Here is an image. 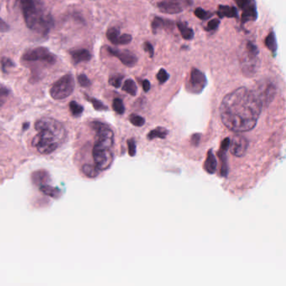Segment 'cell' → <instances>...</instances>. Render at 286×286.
<instances>
[{"label": "cell", "mask_w": 286, "mask_h": 286, "mask_svg": "<svg viewBox=\"0 0 286 286\" xmlns=\"http://www.w3.org/2000/svg\"><path fill=\"white\" fill-rule=\"evenodd\" d=\"M206 85H207V78L204 73L195 68L191 69L188 83L186 85V89L190 92L199 94L203 91Z\"/></svg>", "instance_id": "12"}, {"label": "cell", "mask_w": 286, "mask_h": 286, "mask_svg": "<svg viewBox=\"0 0 286 286\" xmlns=\"http://www.w3.org/2000/svg\"><path fill=\"white\" fill-rule=\"evenodd\" d=\"M40 190L42 194L52 198V199H57L61 197V192L56 187H51L49 185H42L40 186Z\"/></svg>", "instance_id": "23"}, {"label": "cell", "mask_w": 286, "mask_h": 286, "mask_svg": "<svg viewBox=\"0 0 286 286\" xmlns=\"http://www.w3.org/2000/svg\"><path fill=\"white\" fill-rule=\"evenodd\" d=\"M82 172L84 175L90 178H95L99 175V170L96 166L91 164H84L82 168Z\"/></svg>", "instance_id": "25"}, {"label": "cell", "mask_w": 286, "mask_h": 286, "mask_svg": "<svg viewBox=\"0 0 286 286\" xmlns=\"http://www.w3.org/2000/svg\"><path fill=\"white\" fill-rule=\"evenodd\" d=\"M177 26L183 39H186V40H191V39H193L194 30L189 27L188 23L186 22L180 21V22H177Z\"/></svg>", "instance_id": "21"}, {"label": "cell", "mask_w": 286, "mask_h": 286, "mask_svg": "<svg viewBox=\"0 0 286 286\" xmlns=\"http://www.w3.org/2000/svg\"><path fill=\"white\" fill-rule=\"evenodd\" d=\"M201 135L199 134H194L193 136H191V144L194 146H198L200 142Z\"/></svg>", "instance_id": "42"}, {"label": "cell", "mask_w": 286, "mask_h": 286, "mask_svg": "<svg viewBox=\"0 0 286 286\" xmlns=\"http://www.w3.org/2000/svg\"><path fill=\"white\" fill-rule=\"evenodd\" d=\"M69 108H70L72 115H74V116H79L83 112V107L81 105L78 104L77 102H74V101L70 102Z\"/></svg>", "instance_id": "30"}, {"label": "cell", "mask_w": 286, "mask_h": 286, "mask_svg": "<svg viewBox=\"0 0 286 286\" xmlns=\"http://www.w3.org/2000/svg\"><path fill=\"white\" fill-rule=\"evenodd\" d=\"M128 154L130 157H135L136 154V143L134 139L128 141Z\"/></svg>", "instance_id": "39"}, {"label": "cell", "mask_w": 286, "mask_h": 286, "mask_svg": "<svg viewBox=\"0 0 286 286\" xmlns=\"http://www.w3.org/2000/svg\"><path fill=\"white\" fill-rule=\"evenodd\" d=\"M259 51L258 47L251 41L247 42L246 44V57H245L243 70L247 76L254 74L257 67V60H258Z\"/></svg>", "instance_id": "9"}, {"label": "cell", "mask_w": 286, "mask_h": 286, "mask_svg": "<svg viewBox=\"0 0 286 286\" xmlns=\"http://www.w3.org/2000/svg\"><path fill=\"white\" fill-rule=\"evenodd\" d=\"M123 90L128 93V94H129V95L135 97V96L137 95L138 91L136 83H135L133 80L128 79V80L125 81V82L123 83Z\"/></svg>", "instance_id": "27"}, {"label": "cell", "mask_w": 286, "mask_h": 286, "mask_svg": "<svg viewBox=\"0 0 286 286\" xmlns=\"http://www.w3.org/2000/svg\"><path fill=\"white\" fill-rule=\"evenodd\" d=\"M93 157L99 171L109 169L114 162V154L110 149H93Z\"/></svg>", "instance_id": "11"}, {"label": "cell", "mask_w": 286, "mask_h": 286, "mask_svg": "<svg viewBox=\"0 0 286 286\" xmlns=\"http://www.w3.org/2000/svg\"><path fill=\"white\" fill-rule=\"evenodd\" d=\"M219 25H220V20L218 19H213L212 20H210L208 23H207V27H206V30L210 32V31H214L216 29L218 28Z\"/></svg>", "instance_id": "38"}, {"label": "cell", "mask_w": 286, "mask_h": 286, "mask_svg": "<svg viewBox=\"0 0 286 286\" xmlns=\"http://www.w3.org/2000/svg\"><path fill=\"white\" fill-rule=\"evenodd\" d=\"M265 44L268 50L271 51L273 54L276 53L278 44H277L276 35L273 30L270 31V34L266 36V39H265Z\"/></svg>", "instance_id": "24"}, {"label": "cell", "mask_w": 286, "mask_h": 286, "mask_svg": "<svg viewBox=\"0 0 286 286\" xmlns=\"http://www.w3.org/2000/svg\"><path fill=\"white\" fill-rule=\"evenodd\" d=\"M237 7L242 11L241 23H245L250 21H256L258 19V10L256 6L255 0H234Z\"/></svg>", "instance_id": "8"}, {"label": "cell", "mask_w": 286, "mask_h": 286, "mask_svg": "<svg viewBox=\"0 0 286 286\" xmlns=\"http://www.w3.org/2000/svg\"><path fill=\"white\" fill-rule=\"evenodd\" d=\"M170 76L168 74L167 72L165 69H161L159 70L156 76V78L158 80L159 82L161 84H164L168 81Z\"/></svg>", "instance_id": "36"}, {"label": "cell", "mask_w": 286, "mask_h": 286, "mask_svg": "<svg viewBox=\"0 0 286 286\" xmlns=\"http://www.w3.org/2000/svg\"><path fill=\"white\" fill-rule=\"evenodd\" d=\"M26 62H44L47 65H54L56 62V56L46 47H37L26 51L22 56Z\"/></svg>", "instance_id": "6"}, {"label": "cell", "mask_w": 286, "mask_h": 286, "mask_svg": "<svg viewBox=\"0 0 286 286\" xmlns=\"http://www.w3.org/2000/svg\"><path fill=\"white\" fill-rule=\"evenodd\" d=\"M173 22L170 19H163L161 17L156 16L153 18L151 22V30L153 34H156L158 30H171L173 29Z\"/></svg>", "instance_id": "18"}, {"label": "cell", "mask_w": 286, "mask_h": 286, "mask_svg": "<svg viewBox=\"0 0 286 286\" xmlns=\"http://www.w3.org/2000/svg\"><path fill=\"white\" fill-rule=\"evenodd\" d=\"M107 51L109 55L119 59L122 64L125 66L133 67L137 64V56L129 51H121V50L114 49L112 47H107Z\"/></svg>", "instance_id": "14"}, {"label": "cell", "mask_w": 286, "mask_h": 286, "mask_svg": "<svg viewBox=\"0 0 286 286\" xmlns=\"http://www.w3.org/2000/svg\"><path fill=\"white\" fill-rule=\"evenodd\" d=\"M70 56L72 63L78 65L80 63L89 62L92 59V55L86 49H77L70 51Z\"/></svg>", "instance_id": "16"}, {"label": "cell", "mask_w": 286, "mask_h": 286, "mask_svg": "<svg viewBox=\"0 0 286 286\" xmlns=\"http://www.w3.org/2000/svg\"><path fill=\"white\" fill-rule=\"evenodd\" d=\"M216 166H217V162H216V157L212 153V151L210 150L207 153V159L205 161V171L210 174H213L216 173Z\"/></svg>", "instance_id": "20"}, {"label": "cell", "mask_w": 286, "mask_h": 286, "mask_svg": "<svg viewBox=\"0 0 286 286\" xmlns=\"http://www.w3.org/2000/svg\"><path fill=\"white\" fill-rule=\"evenodd\" d=\"M248 148L249 141L245 136L241 135L233 136L229 144L231 153L237 157H244L246 154Z\"/></svg>", "instance_id": "15"}, {"label": "cell", "mask_w": 286, "mask_h": 286, "mask_svg": "<svg viewBox=\"0 0 286 286\" xmlns=\"http://www.w3.org/2000/svg\"><path fill=\"white\" fill-rule=\"evenodd\" d=\"M86 99H87V101L91 102L93 107H94V109L97 110V111H107V106H105L100 101H98V100L95 99V98H91V97H86Z\"/></svg>", "instance_id": "33"}, {"label": "cell", "mask_w": 286, "mask_h": 286, "mask_svg": "<svg viewBox=\"0 0 286 286\" xmlns=\"http://www.w3.org/2000/svg\"><path fill=\"white\" fill-rule=\"evenodd\" d=\"M91 127L98 136L93 149H111L114 145V134L109 126L100 122H93Z\"/></svg>", "instance_id": "4"}, {"label": "cell", "mask_w": 286, "mask_h": 286, "mask_svg": "<svg viewBox=\"0 0 286 286\" xmlns=\"http://www.w3.org/2000/svg\"><path fill=\"white\" fill-rule=\"evenodd\" d=\"M129 122H130L131 124L134 125L135 127H143L144 123H145V120L144 118L142 116H140L139 115H135V114H132L129 116Z\"/></svg>", "instance_id": "34"}, {"label": "cell", "mask_w": 286, "mask_h": 286, "mask_svg": "<svg viewBox=\"0 0 286 286\" xmlns=\"http://www.w3.org/2000/svg\"><path fill=\"white\" fill-rule=\"evenodd\" d=\"M263 106L254 90L240 87L225 96L219 112L222 123L235 132L254 129Z\"/></svg>", "instance_id": "1"}, {"label": "cell", "mask_w": 286, "mask_h": 286, "mask_svg": "<svg viewBox=\"0 0 286 286\" xmlns=\"http://www.w3.org/2000/svg\"><path fill=\"white\" fill-rule=\"evenodd\" d=\"M113 109L116 113L123 115L125 112V106L123 105V101L119 98H116L113 102Z\"/></svg>", "instance_id": "29"}, {"label": "cell", "mask_w": 286, "mask_h": 286, "mask_svg": "<svg viewBox=\"0 0 286 286\" xmlns=\"http://www.w3.org/2000/svg\"><path fill=\"white\" fill-rule=\"evenodd\" d=\"M20 6L24 20L27 28L43 35L49 34L53 27L51 14L47 13L41 0H17Z\"/></svg>", "instance_id": "2"}, {"label": "cell", "mask_w": 286, "mask_h": 286, "mask_svg": "<svg viewBox=\"0 0 286 286\" xmlns=\"http://www.w3.org/2000/svg\"><path fill=\"white\" fill-rule=\"evenodd\" d=\"M194 14L196 18L201 19V20H207L212 16L211 12L206 11V10H203V8H196L194 11Z\"/></svg>", "instance_id": "28"}, {"label": "cell", "mask_w": 286, "mask_h": 286, "mask_svg": "<svg viewBox=\"0 0 286 286\" xmlns=\"http://www.w3.org/2000/svg\"><path fill=\"white\" fill-rule=\"evenodd\" d=\"M254 91L256 93V95L258 96L263 106H265L272 102L275 97V92H276V89L272 82L265 81V82L258 84L256 90H254Z\"/></svg>", "instance_id": "13"}, {"label": "cell", "mask_w": 286, "mask_h": 286, "mask_svg": "<svg viewBox=\"0 0 286 286\" xmlns=\"http://www.w3.org/2000/svg\"><path fill=\"white\" fill-rule=\"evenodd\" d=\"M10 95V89H8L5 86H1L0 87V107H2L6 103Z\"/></svg>", "instance_id": "32"}, {"label": "cell", "mask_w": 286, "mask_h": 286, "mask_svg": "<svg viewBox=\"0 0 286 286\" xmlns=\"http://www.w3.org/2000/svg\"><path fill=\"white\" fill-rule=\"evenodd\" d=\"M142 86L143 90H144L145 92H148L149 89H150V83H149V81H148V80H144V81H143Z\"/></svg>", "instance_id": "43"}, {"label": "cell", "mask_w": 286, "mask_h": 286, "mask_svg": "<svg viewBox=\"0 0 286 286\" xmlns=\"http://www.w3.org/2000/svg\"><path fill=\"white\" fill-rule=\"evenodd\" d=\"M144 51H146L147 53L149 54V57H153V53H155V51H153V47L149 42L146 41L144 43Z\"/></svg>", "instance_id": "40"}, {"label": "cell", "mask_w": 286, "mask_h": 286, "mask_svg": "<svg viewBox=\"0 0 286 286\" xmlns=\"http://www.w3.org/2000/svg\"><path fill=\"white\" fill-rule=\"evenodd\" d=\"M31 180L34 184L38 186L46 185V183L50 180L49 173L45 170L34 172L31 175Z\"/></svg>", "instance_id": "19"}, {"label": "cell", "mask_w": 286, "mask_h": 286, "mask_svg": "<svg viewBox=\"0 0 286 286\" xmlns=\"http://www.w3.org/2000/svg\"><path fill=\"white\" fill-rule=\"evenodd\" d=\"M0 63H1V69H2L3 72H8V69H10V68H13L14 66V63L11 59L7 57L1 58L0 60Z\"/></svg>", "instance_id": "31"}, {"label": "cell", "mask_w": 286, "mask_h": 286, "mask_svg": "<svg viewBox=\"0 0 286 286\" xmlns=\"http://www.w3.org/2000/svg\"><path fill=\"white\" fill-rule=\"evenodd\" d=\"M191 5V0H162L157 4V7L164 14H177Z\"/></svg>", "instance_id": "10"}, {"label": "cell", "mask_w": 286, "mask_h": 286, "mask_svg": "<svg viewBox=\"0 0 286 286\" xmlns=\"http://www.w3.org/2000/svg\"><path fill=\"white\" fill-rule=\"evenodd\" d=\"M10 30V26L0 17V32H7Z\"/></svg>", "instance_id": "41"}, {"label": "cell", "mask_w": 286, "mask_h": 286, "mask_svg": "<svg viewBox=\"0 0 286 286\" xmlns=\"http://www.w3.org/2000/svg\"><path fill=\"white\" fill-rule=\"evenodd\" d=\"M123 79V75H114V76H112V77H110L108 82H109L110 85L114 86V87L119 88L121 86Z\"/></svg>", "instance_id": "35"}, {"label": "cell", "mask_w": 286, "mask_h": 286, "mask_svg": "<svg viewBox=\"0 0 286 286\" xmlns=\"http://www.w3.org/2000/svg\"><path fill=\"white\" fill-rule=\"evenodd\" d=\"M27 127H29V123H26V124H24V130H26V128H27Z\"/></svg>", "instance_id": "44"}, {"label": "cell", "mask_w": 286, "mask_h": 286, "mask_svg": "<svg viewBox=\"0 0 286 286\" xmlns=\"http://www.w3.org/2000/svg\"><path fill=\"white\" fill-rule=\"evenodd\" d=\"M37 132L32 143L40 154H51L59 148L61 141L53 132L47 128L38 130Z\"/></svg>", "instance_id": "3"}, {"label": "cell", "mask_w": 286, "mask_h": 286, "mask_svg": "<svg viewBox=\"0 0 286 286\" xmlns=\"http://www.w3.org/2000/svg\"><path fill=\"white\" fill-rule=\"evenodd\" d=\"M35 129L39 130L40 128H47L51 130L58 138L61 140V142L65 141L68 132L65 131V128L62 124L58 121L55 120L53 118L44 117L40 118L35 123Z\"/></svg>", "instance_id": "7"}, {"label": "cell", "mask_w": 286, "mask_h": 286, "mask_svg": "<svg viewBox=\"0 0 286 286\" xmlns=\"http://www.w3.org/2000/svg\"><path fill=\"white\" fill-rule=\"evenodd\" d=\"M77 80H78V83L80 84V86H82V87H89V86H91V81L89 80V77H86V75H79L77 77Z\"/></svg>", "instance_id": "37"}, {"label": "cell", "mask_w": 286, "mask_h": 286, "mask_svg": "<svg viewBox=\"0 0 286 286\" xmlns=\"http://www.w3.org/2000/svg\"><path fill=\"white\" fill-rule=\"evenodd\" d=\"M106 36L107 39L109 40L114 45H120V39H121V35H120V30L116 27H112L108 29Z\"/></svg>", "instance_id": "22"}, {"label": "cell", "mask_w": 286, "mask_h": 286, "mask_svg": "<svg viewBox=\"0 0 286 286\" xmlns=\"http://www.w3.org/2000/svg\"><path fill=\"white\" fill-rule=\"evenodd\" d=\"M168 133L169 132L167 129H165L164 127H157L149 132L148 134V139L149 140H153L156 138L165 139L167 136Z\"/></svg>", "instance_id": "26"}, {"label": "cell", "mask_w": 286, "mask_h": 286, "mask_svg": "<svg viewBox=\"0 0 286 286\" xmlns=\"http://www.w3.org/2000/svg\"><path fill=\"white\" fill-rule=\"evenodd\" d=\"M216 14L219 17V19H224V18H229V19H238L239 15H238V11L237 9L234 6H228V5H218Z\"/></svg>", "instance_id": "17"}, {"label": "cell", "mask_w": 286, "mask_h": 286, "mask_svg": "<svg viewBox=\"0 0 286 286\" xmlns=\"http://www.w3.org/2000/svg\"><path fill=\"white\" fill-rule=\"evenodd\" d=\"M75 89L74 78L72 75H65L52 85L50 90V95L52 99L60 101L72 95Z\"/></svg>", "instance_id": "5"}]
</instances>
